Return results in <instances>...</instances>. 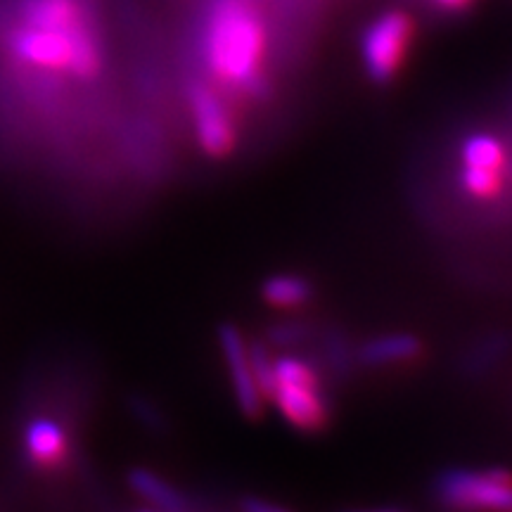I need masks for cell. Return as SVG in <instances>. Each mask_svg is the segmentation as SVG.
I'll return each instance as SVG.
<instances>
[{
  "label": "cell",
  "mask_w": 512,
  "mask_h": 512,
  "mask_svg": "<svg viewBox=\"0 0 512 512\" xmlns=\"http://www.w3.org/2000/svg\"><path fill=\"white\" fill-rule=\"evenodd\" d=\"M190 110L195 119L197 143L209 157H228L238 143L233 114L214 88L197 81L190 86Z\"/></svg>",
  "instance_id": "8992f818"
},
{
  "label": "cell",
  "mask_w": 512,
  "mask_h": 512,
  "mask_svg": "<svg viewBox=\"0 0 512 512\" xmlns=\"http://www.w3.org/2000/svg\"><path fill=\"white\" fill-rule=\"evenodd\" d=\"M19 22L38 29L69 31L86 24L79 0H22L19 3Z\"/></svg>",
  "instance_id": "9c48e42d"
},
{
  "label": "cell",
  "mask_w": 512,
  "mask_h": 512,
  "mask_svg": "<svg viewBox=\"0 0 512 512\" xmlns=\"http://www.w3.org/2000/svg\"><path fill=\"white\" fill-rule=\"evenodd\" d=\"M415 38V19L403 10H389L370 22L363 31V67L375 83L392 81L411 53Z\"/></svg>",
  "instance_id": "277c9868"
},
{
  "label": "cell",
  "mask_w": 512,
  "mask_h": 512,
  "mask_svg": "<svg viewBox=\"0 0 512 512\" xmlns=\"http://www.w3.org/2000/svg\"><path fill=\"white\" fill-rule=\"evenodd\" d=\"M219 344L242 413L252 420L259 418L264 413V394H261L259 382H256L252 356H249L245 337H242V332L235 325H223L219 330Z\"/></svg>",
  "instance_id": "52a82bcc"
},
{
  "label": "cell",
  "mask_w": 512,
  "mask_h": 512,
  "mask_svg": "<svg viewBox=\"0 0 512 512\" xmlns=\"http://www.w3.org/2000/svg\"><path fill=\"white\" fill-rule=\"evenodd\" d=\"M460 159H463L465 169H479V171H498L505 174V147L501 140L494 136H486V133H475L463 143L460 150Z\"/></svg>",
  "instance_id": "7c38bea8"
},
{
  "label": "cell",
  "mask_w": 512,
  "mask_h": 512,
  "mask_svg": "<svg viewBox=\"0 0 512 512\" xmlns=\"http://www.w3.org/2000/svg\"><path fill=\"white\" fill-rule=\"evenodd\" d=\"M349 512H408L399 508H380V510H349Z\"/></svg>",
  "instance_id": "2e32d148"
},
{
  "label": "cell",
  "mask_w": 512,
  "mask_h": 512,
  "mask_svg": "<svg viewBox=\"0 0 512 512\" xmlns=\"http://www.w3.org/2000/svg\"><path fill=\"white\" fill-rule=\"evenodd\" d=\"M446 512H512V472L448 470L434 484Z\"/></svg>",
  "instance_id": "3957f363"
},
{
  "label": "cell",
  "mask_w": 512,
  "mask_h": 512,
  "mask_svg": "<svg viewBox=\"0 0 512 512\" xmlns=\"http://www.w3.org/2000/svg\"><path fill=\"white\" fill-rule=\"evenodd\" d=\"M242 512H292V510H287L278 503L261 501V498H247V501H242Z\"/></svg>",
  "instance_id": "9a60e30c"
},
{
  "label": "cell",
  "mask_w": 512,
  "mask_h": 512,
  "mask_svg": "<svg viewBox=\"0 0 512 512\" xmlns=\"http://www.w3.org/2000/svg\"><path fill=\"white\" fill-rule=\"evenodd\" d=\"M67 432L53 418H34L24 430V451L38 467H55L67 456Z\"/></svg>",
  "instance_id": "ba28073f"
},
{
  "label": "cell",
  "mask_w": 512,
  "mask_h": 512,
  "mask_svg": "<svg viewBox=\"0 0 512 512\" xmlns=\"http://www.w3.org/2000/svg\"><path fill=\"white\" fill-rule=\"evenodd\" d=\"M268 399L292 427L302 432H320L328 425L330 411L320 380L306 361L285 356L273 361V387Z\"/></svg>",
  "instance_id": "7a4b0ae2"
},
{
  "label": "cell",
  "mask_w": 512,
  "mask_h": 512,
  "mask_svg": "<svg viewBox=\"0 0 512 512\" xmlns=\"http://www.w3.org/2000/svg\"><path fill=\"white\" fill-rule=\"evenodd\" d=\"M266 24L254 0H211L202 50L211 76L233 91H256L264 79Z\"/></svg>",
  "instance_id": "6da1fadb"
},
{
  "label": "cell",
  "mask_w": 512,
  "mask_h": 512,
  "mask_svg": "<svg viewBox=\"0 0 512 512\" xmlns=\"http://www.w3.org/2000/svg\"><path fill=\"white\" fill-rule=\"evenodd\" d=\"M128 484L136 494L152 505L159 512H185L188 503H185L183 494L174 489L166 479H162L150 470H133L128 475Z\"/></svg>",
  "instance_id": "8fae6325"
},
{
  "label": "cell",
  "mask_w": 512,
  "mask_h": 512,
  "mask_svg": "<svg viewBox=\"0 0 512 512\" xmlns=\"http://www.w3.org/2000/svg\"><path fill=\"white\" fill-rule=\"evenodd\" d=\"M81 27L60 31V29H38L29 24H19L17 29L10 31L8 48L19 62L29 64L34 69H46V72H69L72 69V57L76 38L83 29Z\"/></svg>",
  "instance_id": "5b68a950"
},
{
  "label": "cell",
  "mask_w": 512,
  "mask_h": 512,
  "mask_svg": "<svg viewBox=\"0 0 512 512\" xmlns=\"http://www.w3.org/2000/svg\"><path fill=\"white\" fill-rule=\"evenodd\" d=\"M422 356V342L415 335L406 332H394V335H382L370 339L361 349V361L373 368H392L413 363Z\"/></svg>",
  "instance_id": "30bf717a"
},
{
  "label": "cell",
  "mask_w": 512,
  "mask_h": 512,
  "mask_svg": "<svg viewBox=\"0 0 512 512\" xmlns=\"http://www.w3.org/2000/svg\"><path fill=\"white\" fill-rule=\"evenodd\" d=\"M434 8L446 12V15H460V12H467L475 8L477 0H430Z\"/></svg>",
  "instance_id": "5bb4252c"
},
{
  "label": "cell",
  "mask_w": 512,
  "mask_h": 512,
  "mask_svg": "<svg viewBox=\"0 0 512 512\" xmlns=\"http://www.w3.org/2000/svg\"><path fill=\"white\" fill-rule=\"evenodd\" d=\"M264 299L275 309H294V306H302L311 299V283L302 275L292 273H280L268 278L264 283Z\"/></svg>",
  "instance_id": "4fadbf2b"
}]
</instances>
